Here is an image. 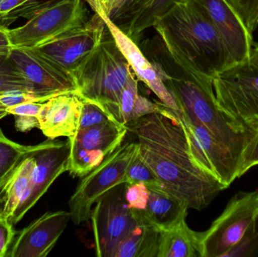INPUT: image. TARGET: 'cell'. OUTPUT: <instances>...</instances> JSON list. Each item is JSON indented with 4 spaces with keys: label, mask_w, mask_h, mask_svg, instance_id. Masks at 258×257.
Wrapping results in <instances>:
<instances>
[{
    "label": "cell",
    "mask_w": 258,
    "mask_h": 257,
    "mask_svg": "<svg viewBox=\"0 0 258 257\" xmlns=\"http://www.w3.org/2000/svg\"><path fill=\"white\" fill-rule=\"evenodd\" d=\"M157 257H201L200 232L192 230L186 218L160 231Z\"/></svg>",
    "instance_id": "obj_22"
},
{
    "label": "cell",
    "mask_w": 258,
    "mask_h": 257,
    "mask_svg": "<svg viewBox=\"0 0 258 257\" xmlns=\"http://www.w3.org/2000/svg\"><path fill=\"white\" fill-rule=\"evenodd\" d=\"M104 18L108 30L116 41L121 52L128 61L129 66L135 72L137 78L144 82L161 103L171 110H178L175 100L164 84L160 75L153 63L144 54L138 44L132 40L116 24L110 21L106 15Z\"/></svg>",
    "instance_id": "obj_17"
},
{
    "label": "cell",
    "mask_w": 258,
    "mask_h": 257,
    "mask_svg": "<svg viewBox=\"0 0 258 257\" xmlns=\"http://www.w3.org/2000/svg\"><path fill=\"white\" fill-rule=\"evenodd\" d=\"M42 103L27 102L10 107L5 111L3 118L9 115L15 117V125L19 132H29L39 128V116Z\"/></svg>",
    "instance_id": "obj_27"
},
{
    "label": "cell",
    "mask_w": 258,
    "mask_h": 257,
    "mask_svg": "<svg viewBox=\"0 0 258 257\" xmlns=\"http://www.w3.org/2000/svg\"><path fill=\"white\" fill-rule=\"evenodd\" d=\"M148 203L144 211H134L146 222L165 230L186 218L189 209L186 204L169 193L150 190Z\"/></svg>",
    "instance_id": "obj_21"
},
{
    "label": "cell",
    "mask_w": 258,
    "mask_h": 257,
    "mask_svg": "<svg viewBox=\"0 0 258 257\" xmlns=\"http://www.w3.org/2000/svg\"><path fill=\"white\" fill-rule=\"evenodd\" d=\"M71 220L70 211L45 213L18 232L6 256H48Z\"/></svg>",
    "instance_id": "obj_16"
},
{
    "label": "cell",
    "mask_w": 258,
    "mask_h": 257,
    "mask_svg": "<svg viewBox=\"0 0 258 257\" xmlns=\"http://www.w3.org/2000/svg\"><path fill=\"white\" fill-rule=\"evenodd\" d=\"M173 58L213 79L230 66L216 29L194 0H180L155 24Z\"/></svg>",
    "instance_id": "obj_3"
},
{
    "label": "cell",
    "mask_w": 258,
    "mask_h": 257,
    "mask_svg": "<svg viewBox=\"0 0 258 257\" xmlns=\"http://www.w3.org/2000/svg\"><path fill=\"white\" fill-rule=\"evenodd\" d=\"M249 60L258 67V43L252 47Z\"/></svg>",
    "instance_id": "obj_41"
},
{
    "label": "cell",
    "mask_w": 258,
    "mask_h": 257,
    "mask_svg": "<svg viewBox=\"0 0 258 257\" xmlns=\"http://www.w3.org/2000/svg\"><path fill=\"white\" fill-rule=\"evenodd\" d=\"M194 1L216 29L227 51L230 66L249 60L253 47L252 35L227 0Z\"/></svg>",
    "instance_id": "obj_15"
},
{
    "label": "cell",
    "mask_w": 258,
    "mask_h": 257,
    "mask_svg": "<svg viewBox=\"0 0 258 257\" xmlns=\"http://www.w3.org/2000/svg\"><path fill=\"white\" fill-rule=\"evenodd\" d=\"M160 111L159 103L153 102L140 95L138 79L135 72L129 76L121 92L119 101L106 110V113L116 123L126 125L133 121Z\"/></svg>",
    "instance_id": "obj_20"
},
{
    "label": "cell",
    "mask_w": 258,
    "mask_h": 257,
    "mask_svg": "<svg viewBox=\"0 0 258 257\" xmlns=\"http://www.w3.org/2000/svg\"><path fill=\"white\" fill-rule=\"evenodd\" d=\"M83 101L75 93L63 94L42 103L39 129L49 140L74 137L78 131Z\"/></svg>",
    "instance_id": "obj_18"
},
{
    "label": "cell",
    "mask_w": 258,
    "mask_h": 257,
    "mask_svg": "<svg viewBox=\"0 0 258 257\" xmlns=\"http://www.w3.org/2000/svg\"><path fill=\"white\" fill-rule=\"evenodd\" d=\"M9 28L0 27V57H9L12 45L9 36Z\"/></svg>",
    "instance_id": "obj_38"
},
{
    "label": "cell",
    "mask_w": 258,
    "mask_h": 257,
    "mask_svg": "<svg viewBox=\"0 0 258 257\" xmlns=\"http://www.w3.org/2000/svg\"><path fill=\"white\" fill-rule=\"evenodd\" d=\"M222 257H258V217L250 225L240 241Z\"/></svg>",
    "instance_id": "obj_29"
},
{
    "label": "cell",
    "mask_w": 258,
    "mask_h": 257,
    "mask_svg": "<svg viewBox=\"0 0 258 257\" xmlns=\"http://www.w3.org/2000/svg\"><path fill=\"white\" fill-rule=\"evenodd\" d=\"M138 149V142L124 143L83 177L68 202L74 224L90 220L93 205L112 189L125 184L127 169Z\"/></svg>",
    "instance_id": "obj_5"
},
{
    "label": "cell",
    "mask_w": 258,
    "mask_h": 257,
    "mask_svg": "<svg viewBox=\"0 0 258 257\" xmlns=\"http://www.w3.org/2000/svg\"><path fill=\"white\" fill-rule=\"evenodd\" d=\"M135 214L138 223L120 243L113 257H157L160 231Z\"/></svg>",
    "instance_id": "obj_23"
},
{
    "label": "cell",
    "mask_w": 258,
    "mask_h": 257,
    "mask_svg": "<svg viewBox=\"0 0 258 257\" xmlns=\"http://www.w3.org/2000/svg\"><path fill=\"white\" fill-rule=\"evenodd\" d=\"M146 0H123L117 9L110 15L107 17L110 21H113L116 25L128 19L129 17L141 7Z\"/></svg>",
    "instance_id": "obj_36"
},
{
    "label": "cell",
    "mask_w": 258,
    "mask_h": 257,
    "mask_svg": "<svg viewBox=\"0 0 258 257\" xmlns=\"http://www.w3.org/2000/svg\"><path fill=\"white\" fill-rule=\"evenodd\" d=\"M128 131L126 125L114 121L77 131L68 138L70 175L74 178L86 176L122 144Z\"/></svg>",
    "instance_id": "obj_11"
},
{
    "label": "cell",
    "mask_w": 258,
    "mask_h": 257,
    "mask_svg": "<svg viewBox=\"0 0 258 257\" xmlns=\"http://www.w3.org/2000/svg\"><path fill=\"white\" fill-rule=\"evenodd\" d=\"M138 183H143L151 190L166 192L152 169L141 158L139 149L131 161L125 175V184L131 185Z\"/></svg>",
    "instance_id": "obj_28"
},
{
    "label": "cell",
    "mask_w": 258,
    "mask_h": 257,
    "mask_svg": "<svg viewBox=\"0 0 258 257\" xmlns=\"http://www.w3.org/2000/svg\"><path fill=\"white\" fill-rule=\"evenodd\" d=\"M250 34L258 27V0H227Z\"/></svg>",
    "instance_id": "obj_32"
},
{
    "label": "cell",
    "mask_w": 258,
    "mask_h": 257,
    "mask_svg": "<svg viewBox=\"0 0 258 257\" xmlns=\"http://www.w3.org/2000/svg\"><path fill=\"white\" fill-rule=\"evenodd\" d=\"M27 102H45V100L27 90L4 91L0 92V120L7 109Z\"/></svg>",
    "instance_id": "obj_34"
},
{
    "label": "cell",
    "mask_w": 258,
    "mask_h": 257,
    "mask_svg": "<svg viewBox=\"0 0 258 257\" xmlns=\"http://www.w3.org/2000/svg\"><path fill=\"white\" fill-rule=\"evenodd\" d=\"M107 0H98V2H99L100 4H101V6H102L103 9H104V5H105V3H107Z\"/></svg>",
    "instance_id": "obj_42"
},
{
    "label": "cell",
    "mask_w": 258,
    "mask_h": 257,
    "mask_svg": "<svg viewBox=\"0 0 258 257\" xmlns=\"http://www.w3.org/2000/svg\"><path fill=\"white\" fill-rule=\"evenodd\" d=\"M245 127L249 134L242 154L239 178L251 167L258 165V121Z\"/></svg>",
    "instance_id": "obj_31"
},
{
    "label": "cell",
    "mask_w": 258,
    "mask_h": 257,
    "mask_svg": "<svg viewBox=\"0 0 258 257\" xmlns=\"http://www.w3.org/2000/svg\"><path fill=\"white\" fill-rule=\"evenodd\" d=\"M179 1L180 0H146L128 19L117 26L138 44L143 33L150 27H154L159 18Z\"/></svg>",
    "instance_id": "obj_24"
},
{
    "label": "cell",
    "mask_w": 258,
    "mask_h": 257,
    "mask_svg": "<svg viewBox=\"0 0 258 257\" xmlns=\"http://www.w3.org/2000/svg\"><path fill=\"white\" fill-rule=\"evenodd\" d=\"M125 184L106 193L95 203L90 220L98 257H113L120 243L138 223L125 200Z\"/></svg>",
    "instance_id": "obj_9"
},
{
    "label": "cell",
    "mask_w": 258,
    "mask_h": 257,
    "mask_svg": "<svg viewBox=\"0 0 258 257\" xmlns=\"http://www.w3.org/2000/svg\"><path fill=\"white\" fill-rule=\"evenodd\" d=\"M143 48V52L157 69L179 110L207 128L241 163L249 131L218 107L213 79L176 61L159 36L146 41Z\"/></svg>",
    "instance_id": "obj_2"
},
{
    "label": "cell",
    "mask_w": 258,
    "mask_h": 257,
    "mask_svg": "<svg viewBox=\"0 0 258 257\" xmlns=\"http://www.w3.org/2000/svg\"><path fill=\"white\" fill-rule=\"evenodd\" d=\"M110 121L113 120L101 107L93 103L83 101L78 131L98 126Z\"/></svg>",
    "instance_id": "obj_33"
},
{
    "label": "cell",
    "mask_w": 258,
    "mask_h": 257,
    "mask_svg": "<svg viewBox=\"0 0 258 257\" xmlns=\"http://www.w3.org/2000/svg\"><path fill=\"white\" fill-rule=\"evenodd\" d=\"M85 1L92 8L95 13H98L100 15L104 13V9H103L102 6L100 4L98 0H85Z\"/></svg>",
    "instance_id": "obj_40"
},
{
    "label": "cell",
    "mask_w": 258,
    "mask_h": 257,
    "mask_svg": "<svg viewBox=\"0 0 258 257\" xmlns=\"http://www.w3.org/2000/svg\"><path fill=\"white\" fill-rule=\"evenodd\" d=\"M171 110L184 131L194 161L228 188L235 180L239 178V158L207 128L191 120L180 110Z\"/></svg>",
    "instance_id": "obj_10"
},
{
    "label": "cell",
    "mask_w": 258,
    "mask_h": 257,
    "mask_svg": "<svg viewBox=\"0 0 258 257\" xmlns=\"http://www.w3.org/2000/svg\"><path fill=\"white\" fill-rule=\"evenodd\" d=\"M150 192V189L143 183L125 184V200L129 209L133 211H145Z\"/></svg>",
    "instance_id": "obj_35"
},
{
    "label": "cell",
    "mask_w": 258,
    "mask_h": 257,
    "mask_svg": "<svg viewBox=\"0 0 258 257\" xmlns=\"http://www.w3.org/2000/svg\"><path fill=\"white\" fill-rule=\"evenodd\" d=\"M15 89L29 91L27 80L9 57H0V92Z\"/></svg>",
    "instance_id": "obj_30"
},
{
    "label": "cell",
    "mask_w": 258,
    "mask_h": 257,
    "mask_svg": "<svg viewBox=\"0 0 258 257\" xmlns=\"http://www.w3.org/2000/svg\"><path fill=\"white\" fill-rule=\"evenodd\" d=\"M70 152L69 140L54 141L48 139L43 143L31 146L30 153L33 158V167L28 195L17 208L11 223H18L48 191L55 180L68 172Z\"/></svg>",
    "instance_id": "obj_14"
},
{
    "label": "cell",
    "mask_w": 258,
    "mask_h": 257,
    "mask_svg": "<svg viewBox=\"0 0 258 257\" xmlns=\"http://www.w3.org/2000/svg\"><path fill=\"white\" fill-rule=\"evenodd\" d=\"M160 111L127 125L138 139L141 158L167 193L201 211L225 187L192 159L186 134L169 107L159 103Z\"/></svg>",
    "instance_id": "obj_1"
},
{
    "label": "cell",
    "mask_w": 258,
    "mask_h": 257,
    "mask_svg": "<svg viewBox=\"0 0 258 257\" xmlns=\"http://www.w3.org/2000/svg\"><path fill=\"white\" fill-rule=\"evenodd\" d=\"M258 217V190L236 193L218 218L200 232L201 257H222Z\"/></svg>",
    "instance_id": "obj_8"
},
{
    "label": "cell",
    "mask_w": 258,
    "mask_h": 257,
    "mask_svg": "<svg viewBox=\"0 0 258 257\" xmlns=\"http://www.w3.org/2000/svg\"><path fill=\"white\" fill-rule=\"evenodd\" d=\"M107 29L104 18L95 13L83 25L71 29L36 48L71 74L101 43Z\"/></svg>",
    "instance_id": "obj_12"
},
{
    "label": "cell",
    "mask_w": 258,
    "mask_h": 257,
    "mask_svg": "<svg viewBox=\"0 0 258 257\" xmlns=\"http://www.w3.org/2000/svg\"><path fill=\"white\" fill-rule=\"evenodd\" d=\"M89 19L83 0H49L44 2L24 25L9 29V39L12 47L36 48Z\"/></svg>",
    "instance_id": "obj_6"
},
{
    "label": "cell",
    "mask_w": 258,
    "mask_h": 257,
    "mask_svg": "<svg viewBox=\"0 0 258 257\" xmlns=\"http://www.w3.org/2000/svg\"><path fill=\"white\" fill-rule=\"evenodd\" d=\"M13 226L8 220L0 218V257L6 256L15 239L16 232Z\"/></svg>",
    "instance_id": "obj_37"
},
{
    "label": "cell",
    "mask_w": 258,
    "mask_h": 257,
    "mask_svg": "<svg viewBox=\"0 0 258 257\" xmlns=\"http://www.w3.org/2000/svg\"><path fill=\"white\" fill-rule=\"evenodd\" d=\"M123 0H107V3L104 5V13L101 14V15L110 17L119 8Z\"/></svg>",
    "instance_id": "obj_39"
},
{
    "label": "cell",
    "mask_w": 258,
    "mask_h": 257,
    "mask_svg": "<svg viewBox=\"0 0 258 257\" xmlns=\"http://www.w3.org/2000/svg\"><path fill=\"white\" fill-rule=\"evenodd\" d=\"M132 72L107 29L101 43L71 75L75 83L76 95L83 101L96 104L106 113L119 101Z\"/></svg>",
    "instance_id": "obj_4"
},
{
    "label": "cell",
    "mask_w": 258,
    "mask_h": 257,
    "mask_svg": "<svg viewBox=\"0 0 258 257\" xmlns=\"http://www.w3.org/2000/svg\"><path fill=\"white\" fill-rule=\"evenodd\" d=\"M30 151L0 187V218L10 223L17 208L28 195L33 167Z\"/></svg>",
    "instance_id": "obj_19"
},
{
    "label": "cell",
    "mask_w": 258,
    "mask_h": 257,
    "mask_svg": "<svg viewBox=\"0 0 258 257\" xmlns=\"http://www.w3.org/2000/svg\"><path fill=\"white\" fill-rule=\"evenodd\" d=\"M43 0H0V27L9 28L19 18L30 19Z\"/></svg>",
    "instance_id": "obj_26"
},
{
    "label": "cell",
    "mask_w": 258,
    "mask_h": 257,
    "mask_svg": "<svg viewBox=\"0 0 258 257\" xmlns=\"http://www.w3.org/2000/svg\"><path fill=\"white\" fill-rule=\"evenodd\" d=\"M30 148L31 146H24L9 140L0 128V187Z\"/></svg>",
    "instance_id": "obj_25"
},
{
    "label": "cell",
    "mask_w": 258,
    "mask_h": 257,
    "mask_svg": "<svg viewBox=\"0 0 258 257\" xmlns=\"http://www.w3.org/2000/svg\"><path fill=\"white\" fill-rule=\"evenodd\" d=\"M218 107L243 125L258 121V67L250 60L226 68L212 81Z\"/></svg>",
    "instance_id": "obj_7"
},
{
    "label": "cell",
    "mask_w": 258,
    "mask_h": 257,
    "mask_svg": "<svg viewBox=\"0 0 258 257\" xmlns=\"http://www.w3.org/2000/svg\"><path fill=\"white\" fill-rule=\"evenodd\" d=\"M9 58L27 80L29 91L45 101L63 94L76 93L71 74L36 48L12 47Z\"/></svg>",
    "instance_id": "obj_13"
}]
</instances>
